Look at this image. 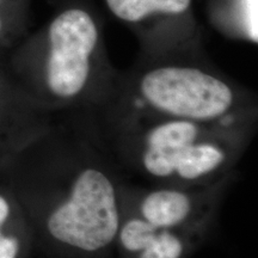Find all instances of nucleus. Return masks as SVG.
Here are the masks:
<instances>
[{
  "label": "nucleus",
  "instance_id": "obj_1",
  "mask_svg": "<svg viewBox=\"0 0 258 258\" xmlns=\"http://www.w3.org/2000/svg\"><path fill=\"white\" fill-rule=\"evenodd\" d=\"M30 228L34 251L95 254L114 246L125 180L89 114L57 116L0 166Z\"/></svg>",
  "mask_w": 258,
  "mask_h": 258
},
{
  "label": "nucleus",
  "instance_id": "obj_2",
  "mask_svg": "<svg viewBox=\"0 0 258 258\" xmlns=\"http://www.w3.org/2000/svg\"><path fill=\"white\" fill-rule=\"evenodd\" d=\"M125 183L195 188L237 175L256 129L158 117L105 104L90 112Z\"/></svg>",
  "mask_w": 258,
  "mask_h": 258
},
{
  "label": "nucleus",
  "instance_id": "obj_3",
  "mask_svg": "<svg viewBox=\"0 0 258 258\" xmlns=\"http://www.w3.org/2000/svg\"><path fill=\"white\" fill-rule=\"evenodd\" d=\"M0 56L16 85L55 117L101 108L121 74L106 57L101 22L83 5L60 10Z\"/></svg>",
  "mask_w": 258,
  "mask_h": 258
},
{
  "label": "nucleus",
  "instance_id": "obj_4",
  "mask_svg": "<svg viewBox=\"0 0 258 258\" xmlns=\"http://www.w3.org/2000/svg\"><path fill=\"white\" fill-rule=\"evenodd\" d=\"M195 50L144 55L131 72L120 74L105 104L158 117L257 129L254 96Z\"/></svg>",
  "mask_w": 258,
  "mask_h": 258
},
{
  "label": "nucleus",
  "instance_id": "obj_5",
  "mask_svg": "<svg viewBox=\"0 0 258 258\" xmlns=\"http://www.w3.org/2000/svg\"><path fill=\"white\" fill-rule=\"evenodd\" d=\"M232 176L217 184L195 188H140L125 183L122 213H131L157 227L205 237L217 224Z\"/></svg>",
  "mask_w": 258,
  "mask_h": 258
},
{
  "label": "nucleus",
  "instance_id": "obj_6",
  "mask_svg": "<svg viewBox=\"0 0 258 258\" xmlns=\"http://www.w3.org/2000/svg\"><path fill=\"white\" fill-rule=\"evenodd\" d=\"M109 12L137 31L144 55L195 46L194 0H103Z\"/></svg>",
  "mask_w": 258,
  "mask_h": 258
},
{
  "label": "nucleus",
  "instance_id": "obj_7",
  "mask_svg": "<svg viewBox=\"0 0 258 258\" xmlns=\"http://www.w3.org/2000/svg\"><path fill=\"white\" fill-rule=\"evenodd\" d=\"M55 116L16 85L0 56V166L53 124Z\"/></svg>",
  "mask_w": 258,
  "mask_h": 258
},
{
  "label": "nucleus",
  "instance_id": "obj_8",
  "mask_svg": "<svg viewBox=\"0 0 258 258\" xmlns=\"http://www.w3.org/2000/svg\"><path fill=\"white\" fill-rule=\"evenodd\" d=\"M200 239L196 235L157 227L131 213H122L114 245L137 258H182L190 241Z\"/></svg>",
  "mask_w": 258,
  "mask_h": 258
},
{
  "label": "nucleus",
  "instance_id": "obj_9",
  "mask_svg": "<svg viewBox=\"0 0 258 258\" xmlns=\"http://www.w3.org/2000/svg\"><path fill=\"white\" fill-rule=\"evenodd\" d=\"M32 251L31 232L23 212L0 182V258H27Z\"/></svg>",
  "mask_w": 258,
  "mask_h": 258
},
{
  "label": "nucleus",
  "instance_id": "obj_10",
  "mask_svg": "<svg viewBox=\"0 0 258 258\" xmlns=\"http://www.w3.org/2000/svg\"><path fill=\"white\" fill-rule=\"evenodd\" d=\"M29 3L30 0H0V54L27 35Z\"/></svg>",
  "mask_w": 258,
  "mask_h": 258
}]
</instances>
